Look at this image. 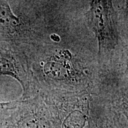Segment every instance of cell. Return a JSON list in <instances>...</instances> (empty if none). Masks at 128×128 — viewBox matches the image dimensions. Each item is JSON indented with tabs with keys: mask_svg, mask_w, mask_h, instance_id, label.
Masks as SVG:
<instances>
[{
	"mask_svg": "<svg viewBox=\"0 0 128 128\" xmlns=\"http://www.w3.org/2000/svg\"><path fill=\"white\" fill-rule=\"evenodd\" d=\"M85 128H128V113L92 99Z\"/></svg>",
	"mask_w": 128,
	"mask_h": 128,
	"instance_id": "obj_5",
	"label": "cell"
},
{
	"mask_svg": "<svg viewBox=\"0 0 128 128\" xmlns=\"http://www.w3.org/2000/svg\"><path fill=\"white\" fill-rule=\"evenodd\" d=\"M86 18L88 26L98 42L99 55L110 54L114 50L119 36L112 0H90Z\"/></svg>",
	"mask_w": 128,
	"mask_h": 128,
	"instance_id": "obj_2",
	"label": "cell"
},
{
	"mask_svg": "<svg viewBox=\"0 0 128 128\" xmlns=\"http://www.w3.org/2000/svg\"><path fill=\"white\" fill-rule=\"evenodd\" d=\"M0 74L12 76L18 81L23 88L21 100L30 98L38 93L33 73L25 58L18 51L2 42H0Z\"/></svg>",
	"mask_w": 128,
	"mask_h": 128,
	"instance_id": "obj_4",
	"label": "cell"
},
{
	"mask_svg": "<svg viewBox=\"0 0 128 128\" xmlns=\"http://www.w3.org/2000/svg\"><path fill=\"white\" fill-rule=\"evenodd\" d=\"M4 128H54L49 112L39 93L21 100L5 122Z\"/></svg>",
	"mask_w": 128,
	"mask_h": 128,
	"instance_id": "obj_3",
	"label": "cell"
},
{
	"mask_svg": "<svg viewBox=\"0 0 128 128\" xmlns=\"http://www.w3.org/2000/svg\"><path fill=\"white\" fill-rule=\"evenodd\" d=\"M20 22L5 0H0V42L12 40L19 31Z\"/></svg>",
	"mask_w": 128,
	"mask_h": 128,
	"instance_id": "obj_6",
	"label": "cell"
},
{
	"mask_svg": "<svg viewBox=\"0 0 128 128\" xmlns=\"http://www.w3.org/2000/svg\"><path fill=\"white\" fill-rule=\"evenodd\" d=\"M38 93L47 108L53 128H86L92 100L90 92L49 89Z\"/></svg>",
	"mask_w": 128,
	"mask_h": 128,
	"instance_id": "obj_1",
	"label": "cell"
},
{
	"mask_svg": "<svg viewBox=\"0 0 128 128\" xmlns=\"http://www.w3.org/2000/svg\"><path fill=\"white\" fill-rule=\"evenodd\" d=\"M18 100L8 102H0V128H4L5 122L12 110L16 108Z\"/></svg>",
	"mask_w": 128,
	"mask_h": 128,
	"instance_id": "obj_7",
	"label": "cell"
}]
</instances>
